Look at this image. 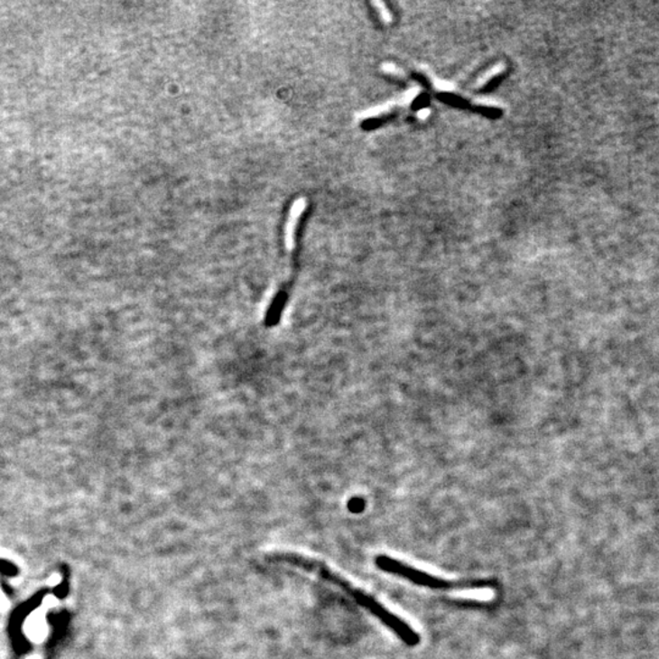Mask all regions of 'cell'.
Here are the masks:
<instances>
[{
	"mask_svg": "<svg viewBox=\"0 0 659 659\" xmlns=\"http://www.w3.org/2000/svg\"><path fill=\"white\" fill-rule=\"evenodd\" d=\"M300 562L304 564L311 565V568L314 567L315 571H317L321 577H324V579L331 582V584L338 586V588L341 589L346 595H348L349 598L357 603V605L363 607V608L367 609V612L373 614L377 620H380V622L383 623L387 629H390L392 633H394L398 639L404 641L407 646L415 647L418 646L419 643H421V635L416 633V631L413 629V627L409 626L405 620L400 618L397 614L391 612V610H388L386 607L381 605V603L377 601V599H374L373 596H370L369 593L364 592L363 589L355 588V586L349 584V582L345 580V579L335 574L334 571H330L329 568L322 567V565L318 564L317 562H308L305 560H301Z\"/></svg>",
	"mask_w": 659,
	"mask_h": 659,
	"instance_id": "6da1fadb",
	"label": "cell"
},
{
	"mask_svg": "<svg viewBox=\"0 0 659 659\" xmlns=\"http://www.w3.org/2000/svg\"><path fill=\"white\" fill-rule=\"evenodd\" d=\"M376 564L384 573L394 575V577L404 579L413 585L436 589V591L498 589L497 582L491 580H445V579L437 578L435 575L426 573L421 569H416L413 565L395 560L394 557L386 556V554H379L376 558Z\"/></svg>",
	"mask_w": 659,
	"mask_h": 659,
	"instance_id": "7a4b0ae2",
	"label": "cell"
},
{
	"mask_svg": "<svg viewBox=\"0 0 659 659\" xmlns=\"http://www.w3.org/2000/svg\"><path fill=\"white\" fill-rule=\"evenodd\" d=\"M308 202L305 198H298L291 207L289 218H287L286 228H284V247L287 251L296 252V234L298 223L304 210L307 209Z\"/></svg>",
	"mask_w": 659,
	"mask_h": 659,
	"instance_id": "3957f363",
	"label": "cell"
}]
</instances>
